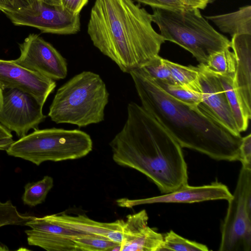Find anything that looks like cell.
<instances>
[{
	"instance_id": "obj_10",
	"label": "cell",
	"mask_w": 251,
	"mask_h": 251,
	"mask_svg": "<svg viewBox=\"0 0 251 251\" xmlns=\"http://www.w3.org/2000/svg\"><path fill=\"white\" fill-rule=\"evenodd\" d=\"M20 55L16 63L54 80L65 78L66 59L49 43L37 34H30L19 45Z\"/></svg>"
},
{
	"instance_id": "obj_4",
	"label": "cell",
	"mask_w": 251,
	"mask_h": 251,
	"mask_svg": "<svg viewBox=\"0 0 251 251\" xmlns=\"http://www.w3.org/2000/svg\"><path fill=\"white\" fill-rule=\"evenodd\" d=\"M109 96L106 85L98 74L83 71L58 89L48 116L56 124L78 127L98 124L104 119Z\"/></svg>"
},
{
	"instance_id": "obj_30",
	"label": "cell",
	"mask_w": 251,
	"mask_h": 251,
	"mask_svg": "<svg viewBox=\"0 0 251 251\" xmlns=\"http://www.w3.org/2000/svg\"><path fill=\"white\" fill-rule=\"evenodd\" d=\"M139 3L149 5L152 8L167 10H181L187 6L182 0H135Z\"/></svg>"
},
{
	"instance_id": "obj_39",
	"label": "cell",
	"mask_w": 251,
	"mask_h": 251,
	"mask_svg": "<svg viewBox=\"0 0 251 251\" xmlns=\"http://www.w3.org/2000/svg\"><path fill=\"white\" fill-rule=\"evenodd\" d=\"M8 248L4 244L0 242V251H9Z\"/></svg>"
},
{
	"instance_id": "obj_29",
	"label": "cell",
	"mask_w": 251,
	"mask_h": 251,
	"mask_svg": "<svg viewBox=\"0 0 251 251\" xmlns=\"http://www.w3.org/2000/svg\"><path fill=\"white\" fill-rule=\"evenodd\" d=\"M140 69L154 80L175 82L169 67L164 61V58L159 55Z\"/></svg>"
},
{
	"instance_id": "obj_38",
	"label": "cell",
	"mask_w": 251,
	"mask_h": 251,
	"mask_svg": "<svg viewBox=\"0 0 251 251\" xmlns=\"http://www.w3.org/2000/svg\"><path fill=\"white\" fill-rule=\"evenodd\" d=\"M3 90L0 88V110H1L3 104Z\"/></svg>"
},
{
	"instance_id": "obj_21",
	"label": "cell",
	"mask_w": 251,
	"mask_h": 251,
	"mask_svg": "<svg viewBox=\"0 0 251 251\" xmlns=\"http://www.w3.org/2000/svg\"><path fill=\"white\" fill-rule=\"evenodd\" d=\"M53 186V178L48 176L38 181L27 183L25 186V192L22 198L24 203L35 206L43 203Z\"/></svg>"
},
{
	"instance_id": "obj_9",
	"label": "cell",
	"mask_w": 251,
	"mask_h": 251,
	"mask_svg": "<svg viewBox=\"0 0 251 251\" xmlns=\"http://www.w3.org/2000/svg\"><path fill=\"white\" fill-rule=\"evenodd\" d=\"M5 14L15 25L35 27L43 32L70 35L76 34L80 29L79 14H72L61 6L42 1L32 9Z\"/></svg>"
},
{
	"instance_id": "obj_1",
	"label": "cell",
	"mask_w": 251,
	"mask_h": 251,
	"mask_svg": "<svg viewBox=\"0 0 251 251\" xmlns=\"http://www.w3.org/2000/svg\"><path fill=\"white\" fill-rule=\"evenodd\" d=\"M122 129L109 143L118 165L149 178L163 194L188 184L182 148L141 105L130 102Z\"/></svg>"
},
{
	"instance_id": "obj_5",
	"label": "cell",
	"mask_w": 251,
	"mask_h": 251,
	"mask_svg": "<svg viewBox=\"0 0 251 251\" xmlns=\"http://www.w3.org/2000/svg\"><path fill=\"white\" fill-rule=\"evenodd\" d=\"M152 9V22L158 26L160 35L165 41L172 42L184 48L199 64L205 65L212 54L230 48V40L216 31L198 8Z\"/></svg>"
},
{
	"instance_id": "obj_37",
	"label": "cell",
	"mask_w": 251,
	"mask_h": 251,
	"mask_svg": "<svg viewBox=\"0 0 251 251\" xmlns=\"http://www.w3.org/2000/svg\"><path fill=\"white\" fill-rule=\"evenodd\" d=\"M42 2L51 6H61V0H41Z\"/></svg>"
},
{
	"instance_id": "obj_6",
	"label": "cell",
	"mask_w": 251,
	"mask_h": 251,
	"mask_svg": "<svg viewBox=\"0 0 251 251\" xmlns=\"http://www.w3.org/2000/svg\"><path fill=\"white\" fill-rule=\"evenodd\" d=\"M92 149V140L85 132L54 127L35 129L14 141L6 151L9 155L39 166L47 161L79 159L88 154Z\"/></svg>"
},
{
	"instance_id": "obj_20",
	"label": "cell",
	"mask_w": 251,
	"mask_h": 251,
	"mask_svg": "<svg viewBox=\"0 0 251 251\" xmlns=\"http://www.w3.org/2000/svg\"><path fill=\"white\" fill-rule=\"evenodd\" d=\"M205 67L212 73L218 75L234 76L236 60L230 48L217 51L208 58Z\"/></svg>"
},
{
	"instance_id": "obj_19",
	"label": "cell",
	"mask_w": 251,
	"mask_h": 251,
	"mask_svg": "<svg viewBox=\"0 0 251 251\" xmlns=\"http://www.w3.org/2000/svg\"><path fill=\"white\" fill-rule=\"evenodd\" d=\"M174 81L181 85L200 92L198 67L184 66L164 59ZM201 93V92H200Z\"/></svg>"
},
{
	"instance_id": "obj_26",
	"label": "cell",
	"mask_w": 251,
	"mask_h": 251,
	"mask_svg": "<svg viewBox=\"0 0 251 251\" xmlns=\"http://www.w3.org/2000/svg\"><path fill=\"white\" fill-rule=\"evenodd\" d=\"M208 247L202 244L191 241L181 237L173 230L163 236V243L160 251H207Z\"/></svg>"
},
{
	"instance_id": "obj_31",
	"label": "cell",
	"mask_w": 251,
	"mask_h": 251,
	"mask_svg": "<svg viewBox=\"0 0 251 251\" xmlns=\"http://www.w3.org/2000/svg\"><path fill=\"white\" fill-rule=\"evenodd\" d=\"M243 167L251 169V135L242 137L239 147V160Z\"/></svg>"
},
{
	"instance_id": "obj_17",
	"label": "cell",
	"mask_w": 251,
	"mask_h": 251,
	"mask_svg": "<svg viewBox=\"0 0 251 251\" xmlns=\"http://www.w3.org/2000/svg\"><path fill=\"white\" fill-rule=\"evenodd\" d=\"M28 244L49 251H78L74 242L68 236L43 232L32 229L25 230Z\"/></svg>"
},
{
	"instance_id": "obj_14",
	"label": "cell",
	"mask_w": 251,
	"mask_h": 251,
	"mask_svg": "<svg viewBox=\"0 0 251 251\" xmlns=\"http://www.w3.org/2000/svg\"><path fill=\"white\" fill-rule=\"evenodd\" d=\"M230 48L236 60L234 83L247 115L251 117V34L231 37Z\"/></svg>"
},
{
	"instance_id": "obj_13",
	"label": "cell",
	"mask_w": 251,
	"mask_h": 251,
	"mask_svg": "<svg viewBox=\"0 0 251 251\" xmlns=\"http://www.w3.org/2000/svg\"><path fill=\"white\" fill-rule=\"evenodd\" d=\"M231 197L232 193L226 185L215 181L199 186H190L187 184L162 195L138 200L122 198L117 200L116 202L120 207L131 208L137 205L155 203H190L212 200L228 201Z\"/></svg>"
},
{
	"instance_id": "obj_24",
	"label": "cell",
	"mask_w": 251,
	"mask_h": 251,
	"mask_svg": "<svg viewBox=\"0 0 251 251\" xmlns=\"http://www.w3.org/2000/svg\"><path fill=\"white\" fill-rule=\"evenodd\" d=\"M78 251H112L118 245L105 238L90 234L69 236Z\"/></svg>"
},
{
	"instance_id": "obj_11",
	"label": "cell",
	"mask_w": 251,
	"mask_h": 251,
	"mask_svg": "<svg viewBox=\"0 0 251 251\" xmlns=\"http://www.w3.org/2000/svg\"><path fill=\"white\" fill-rule=\"evenodd\" d=\"M56 87L55 81L16 63L0 59V88L16 89L33 97L44 106Z\"/></svg>"
},
{
	"instance_id": "obj_34",
	"label": "cell",
	"mask_w": 251,
	"mask_h": 251,
	"mask_svg": "<svg viewBox=\"0 0 251 251\" xmlns=\"http://www.w3.org/2000/svg\"><path fill=\"white\" fill-rule=\"evenodd\" d=\"M13 142L11 131L0 124V150L6 151Z\"/></svg>"
},
{
	"instance_id": "obj_3",
	"label": "cell",
	"mask_w": 251,
	"mask_h": 251,
	"mask_svg": "<svg viewBox=\"0 0 251 251\" xmlns=\"http://www.w3.org/2000/svg\"><path fill=\"white\" fill-rule=\"evenodd\" d=\"M152 23L151 14L132 0H96L87 33L96 48L130 74L158 55L165 42Z\"/></svg>"
},
{
	"instance_id": "obj_36",
	"label": "cell",
	"mask_w": 251,
	"mask_h": 251,
	"mask_svg": "<svg viewBox=\"0 0 251 251\" xmlns=\"http://www.w3.org/2000/svg\"><path fill=\"white\" fill-rule=\"evenodd\" d=\"M0 10L4 13L12 11L8 0H0Z\"/></svg>"
},
{
	"instance_id": "obj_28",
	"label": "cell",
	"mask_w": 251,
	"mask_h": 251,
	"mask_svg": "<svg viewBox=\"0 0 251 251\" xmlns=\"http://www.w3.org/2000/svg\"><path fill=\"white\" fill-rule=\"evenodd\" d=\"M25 226L31 227V229L33 230L66 236L85 234L59 225L47 219L44 216L34 217L32 220L27 222Z\"/></svg>"
},
{
	"instance_id": "obj_25",
	"label": "cell",
	"mask_w": 251,
	"mask_h": 251,
	"mask_svg": "<svg viewBox=\"0 0 251 251\" xmlns=\"http://www.w3.org/2000/svg\"><path fill=\"white\" fill-rule=\"evenodd\" d=\"M123 228V241L121 244L129 242L142 235L148 227L149 217L146 210L128 215Z\"/></svg>"
},
{
	"instance_id": "obj_12",
	"label": "cell",
	"mask_w": 251,
	"mask_h": 251,
	"mask_svg": "<svg viewBox=\"0 0 251 251\" xmlns=\"http://www.w3.org/2000/svg\"><path fill=\"white\" fill-rule=\"evenodd\" d=\"M201 101L199 106L228 130L240 135L218 76L202 64L197 66Z\"/></svg>"
},
{
	"instance_id": "obj_8",
	"label": "cell",
	"mask_w": 251,
	"mask_h": 251,
	"mask_svg": "<svg viewBox=\"0 0 251 251\" xmlns=\"http://www.w3.org/2000/svg\"><path fill=\"white\" fill-rule=\"evenodd\" d=\"M0 124L19 138L30 129H37L46 119L43 106L30 94L16 89L3 90Z\"/></svg>"
},
{
	"instance_id": "obj_35",
	"label": "cell",
	"mask_w": 251,
	"mask_h": 251,
	"mask_svg": "<svg viewBox=\"0 0 251 251\" xmlns=\"http://www.w3.org/2000/svg\"><path fill=\"white\" fill-rule=\"evenodd\" d=\"M188 7L204 9L207 5L212 3L214 0H182Z\"/></svg>"
},
{
	"instance_id": "obj_15",
	"label": "cell",
	"mask_w": 251,
	"mask_h": 251,
	"mask_svg": "<svg viewBox=\"0 0 251 251\" xmlns=\"http://www.w3.org/2000/svg\"><path fill=\"white\" fill-rule=\"evenodd\" d=\"M44 217L66 228L83 233L101 236L107 239L113 232L123 230L125 222L123 220H117L113 222L102 223L94 221L84 215L74 216L64 213L46 215Z\"/></svg>"
},
{
	"instance_id": "obj_23",
	"label": "cell",
	"mask_w": 251,
	"mask_h": 251,
	"mask_svg": "<svg viewBox=\"0 0 251 251\" xmlns=\"http://www.w3.org/2000/svg\"><path fill=\"white\" fill-rule=\"evenodd\" d=\"M153 80L168 94L182 102L192 106H198L201 102V95L200 92L175 82Z\"/></svg>"
},
{
	"instance_id": "obj_7",
	"label": "cell",
	"mask_w": 251,
	"mask_h": 251,
	"mask_svg": "<svg viewBox=\"0 0 251 251\" xmlns=\"http://www.w3.org/2000/svg\"><path fill=\"white\" fill-rule=\"evenodd\" d=\"M221 228L220 251L251 250V169L242 167L235 189L228 201Z\"/></svg>"
},
{
	"instance_id": "obj_27",
	"label": "cell",
	"mask_w": 251,
	"mask_h": 251,
	"mask_svg": "<svg viewBox=\"0 0 251 251\" xmlns=\"http://www.w3.org/2000/svg\"><path fill=\"white\" fill-rule=\"evenodd\" d=\"M34 216L20 213L11 201H0V227L6 225L25 226Z\"/></svg>"
},
{
	"instance_id": "obj_16",
	"label": "cell",
	"mask_w": 251,
	"mask_h": 251,
	"mask_svg": "<svg viewBox=\"0 0 251 251\" xmlns=\"http://www.w3.org/2000/svg\"><path fill=\"white\" fill-rule=\"evenodd\" d=\"M223 32L231 37L236 35L251 34V6L241 7L236 11L206 16Z\"/></svg>"
},
{
	"instance_id": "obj_18",
	"label": "cell",
	"mask_w": 251,
	"mask_h": 251,
	"mask_svg": "<svg viewBox=\"0 0 251 251\" xmlns=\"http://www.w3.org/2000/svg\"><path fill=\"white\" fill-rule=\"evenodd\" d=\"M223 87L239 132L245 131L251 119L246 113L234 83V76L216 75Z\"/></svg>"
},
{
	"instance_id": "obj_32",
	"label": "cell",
	"mask_w": 251,
	"mask_h": 251,
	"mask_svg": "<svg viewBox=\"0 0 251 251\" xmlns=\"http://www.w3.org/2000/svg\"><path fill=\"white\" fill-rule=\"evenodd\" d=\"M88 2V0H61V6L72 14L78 15Z\"/></svg>"
},
{
	"instance_id": "obj_33",
	"label": "cell",
	"mask_w": 251,
	"mask_h": 251,
	"mask_svg": "<svg viewBox=\"0 0 251 251\" xmlns=\"http://www.w3.org/2000/svg\"><path fill=\"white\" fill-rule=\"evenodd\" d=\"M11 8V12H18L33 9L41 0H8Z\"/></svg>"
},
{
	"instance_id": "obj_2",
	"label": "cell",
	"mask_w": 251,
	"mask_h": 251,
	"mask_svg": "<svg viewBox=\"0 0 251 251\" xmlns=\"http://www.w3.org/2000/svg\"><path fill=\"white\" fill-rule=\"evenodd\" d=\"M129 74L141 106L181 148L217 160H239L241 134L228 130L199 105H188L170 96L140 69Z\"/></svg>"
},
{
	"instance_id": "obj_22",
	"label": "cell",
	"mask_w": 251,
	"mask_h": 251,
	"mask_svg": "<svg viewBox=\"0 0 251 251\" xmlns=\"http://www.w3.org/2000/svg\"><path fill=\"white\" fill-rule=\"evenodd\" d=\"M163 236L149 227L141 236L120 246V251H160Z\"/></svg>"
}]
</instances>
